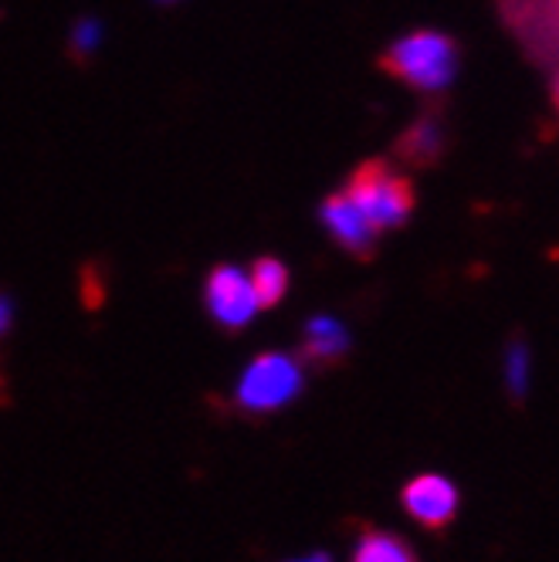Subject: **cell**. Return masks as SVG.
<instances>
[{"label":"cell","mask_w":559,"mask_h":562,"mask_svg":"<svg viewBox=\"0 0 559 562\" xmlns=\"http://www.w3.org/2000/svg\"><path fill=\"white\" fill-rule=\"evenodd\" d=\"M380 68L390 71L393 78H401L404 86L434 95L455 86L458 68H461V52L458 42L445 31H411L383 52Z\"/></svg>","instance_id":"obj_1"},{"label":"cell","mask_w":559,"mask_h":562,"mask_svg":"<svg viewBox=\"0 0 559 562\" xmlns=\"http://www.w3.org/2000/svg\"><path fill=\"white\" fill-rule=\"evenodd\" d=\"M318 224L326 227V234L336 240L343 251H349L359 261H370L377 255L380 231L370 224V217L353 204V196L346 190L329 193L318 204Z\"/></svg>","instance_id":"obj_5"},{"label":"cell","mask_w":559,"mask_h":562,"mask_svg":"<svg viewBox=\"0 0 559 562\" xmlns=\"http://www.w3.org/2000/svg\"><path fill=\"white\" fill-rule=\"evenodd\" d=\"M295 562H333L326 552H318V555H305V559H295Z\"/></svg>","instance_id":"obj_12"},{"label":"cell","mask_w":559,"mask_h":562,"mask_svg":"<svg viewBox=\"0 0 559 562\" xmlns=\"http://www.w3.org/2000/svg\"><path fill=\"white\" fill-rule=\"evenodd\" d=\"M346 349H349V333L339 318H333V315L309 318V326L302 333V363L305 367L329 370L346 356Z\"/></svg>","instance_id":"obj_7"},{"label":"cell","mask_w":559,"mask_h":562,"mask_svg":"<svg viewBox=\"0 0 559 562\" xmlns=\"http://www.w3.org/2000/svg\"><path fill=\"white\" fill-rule=\"evenodd\" d=\"M556 102H559V78H556Z\"/></svg>","instance_id":"obj_14"},{"label":"cell","mask_w":559,"mask_h":562,"mask_svg":"<svg viewBox=\"0 0 559 562\" xmlns=\"http://www.w3.org/2000/svg\"><path fill=\"white\" fill-rule=\"evenodd\" d=\"M204 299H208L214 323H221L231 333L245 329L255 318V312L261 308L255 285H251V274L237 265H214L211 268V274L204 281Z\"/></svg>","instance_id":"obj_4"},{"label":"cell","mask_w":559,"mask_h":562,"mask_svg":"<svg viewBox=\"0 0 559 562\" xmlns=\"http://www.w3.org/2000/svg\"><path fill=\"white\" fill-rule=\"evenodd\" d=\"M248 274H251V285H255V295H258V305L261 308H275L278 302L286 299L292 274H289V268L278 261V258H271V255L255 258V265H251Z\"/></svg>","instance_id":"obj_10"},{"label":"cell","mask_w":559,"mask_h":562,"mask_svg":"<svg viewBox=\"0 0 559 562\" xmlns=\"http://www.w3.org/2000/svg\"><path fill=\"white\" fill-rule=\"evenodd\" d=\"M105 45V21L96 18V14H82L75 18L71 27H68V52L75 61H89L102 52Z\"/></svg>","instance_id":"obj_11"},{"label":"cell","mask_w":559,"mask_h":562,"mask_svg":"<svg viewBox=\"0 0 559 562\" xmlns=\"http://www.w3.org/2000/svg\"><path fill=\"white\" fill-rule=\"evenodd\" d=\"M353 562H417V552L404 536L367 529L353 549Z\"/></svg>","instance_id":"obj_9"},{"label":"cell","mask_w":559,"mask_h":562,"mask_svg":"<svg viewBox=\"0 0 559 562\" xmlns=\"http://www.w3.org/2000/svg\"><path fill=\"white\" fill-rule=\"evenodd\" d=\"M445 123L437 112H424L417 115L411 130L401 136L396 143V156L404 159V164H414V167H431L437 159L445 156Z\"/></svg>","instance_id":"obj_8"},{"label":"cell","mask_w":559,"mask_h":562,"mask_svg":"<svg viewBox=\"0 0 559 562\" xmlns=\"http://www.w3.org/2000/svg\"><path fill=\"white\" fill-rule=\"evenodd\" d=\"M153 4H159V8H174V4H183V0H153Z\"/></svg>","instance_id":"obj_13"},{"label":"cell","mask_w":559,"mask_h":562,"mask_svg":"<svg viewBox=\"0 0 559 562\" xmlns=\"http://www.w3.org/2000/svg\"><path fill=\"white\" fill-rule=\"evenodd\" d=\"M302 390V363L295 356L286 352H261L255 356L248 370L237 380L234 404L245 414H271L278 407H286L289 400H295Z\"/></svg>","instance_id":"obj_3"},{"label":"cell","mask_w":559,"mask_h":562,"mask_svg":"<svg viewBox=\"0 0 559 562\" xmlns=\"http://www.w3.org/2000/svg\"><path fill=\"white\" fill-rule=\"evenodd\" d=\"M401 502L427 532H445L458 515V488L445 474H417L401 488Z\"/></svg>","instance_id":"obj_6"},{"label":"cell","mask_w":559,"mask_h":562,"mask_svg":"<svg viewBox=\"0 0 559 562\" xmlns=\"http://www.w3.org/2000/svg\"><path fill=\"white\" fill-rule=\"evenodd\" d=\"M353 204L370 217V224L387 234L404 227L417 211V193L404 170H396L390 159H364L343 187Z\"/></svg>","instance_id":"obj_2"}]
</instances>
